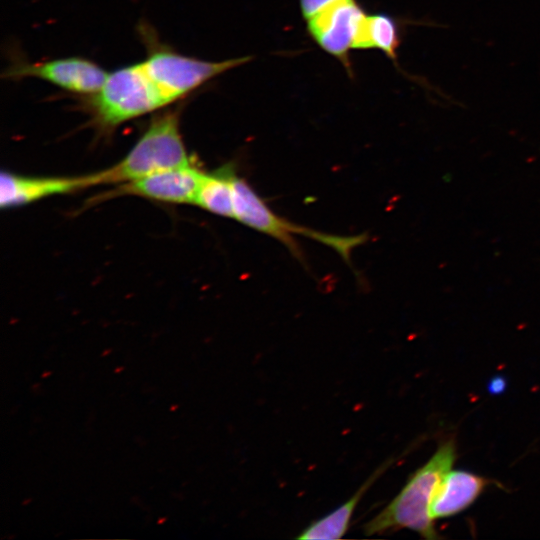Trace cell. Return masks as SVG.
I'll return each instance as SVG.
<instances>
[{
	"mask_svg": "<svg viewBox=\"0 0 540 540\" xmlns=\"http://www.w3.org/2000/svg\"><path fill=\"white\" fill-rule=\"evenodd\" d=\"M174 103L141 61L108 73L98 92L81 97L80 107L90 117V123L105 134L125 122L158 112Z\"/></svg>",
	"mask_w": 540,
	"mask_h": 540,
	"instance_id": "6da1fadb",
	"label": "cell"
},
{
	"mask_svg": "<svg viewBox=\"0 0 540 540\" xmlns=\"http://www.w3.org/2000/svg\"><path fill=\"white\" fill-rule=\"evenodd\" d=\"M455 458V442L451 439L442 443L434 455L409 476L401 491L364 524V534L380 535L407 528L426 539L439 538L429 507L436 486L451 470Z\"/></svg>",
	"mask_w": 540,
	"mask_h": 540,
	"instance_id": "7a4b0ae2",
	"label": "cell"
},
{
	"mask_svg": "<svg viewBox=\"0 0 540 540\" xmlns=\"http://www.w3.org/2000/svg\"><path fill=\"white\" fill-rule=\"evenodd\" d=\"M180 109L152 117L127 155L115 165L92 173L94 186L123 184L160 171L193 164L180 133Z\"/></svg>",
	"mask_w": 540,
	"mask_h": 540,
	"instance_id": "3957f363",
	"label": "cell"
},
{
	"mask_svg": "<svg viewBox=\"0 0 540 540\" xmlns=\"http://www.w3.org/2000/svg\"><path fill=\"white\" fill-rule=\"evenodd\" d=\"M234 219L280 241L299 261H303L294 235L308 237L334 249L347 263L352 250L364 243L365 235L339 236L305 228L276 215L243 178L235 175L233 183Z\"/></svg>",
	"mask_w": 540,
	"mask_h": 540,
	"instance_id": "277c9868",
	"label": "cell"
},
{
	"mask_svg": "<svg viewBox=\"0 0 540 540\" xmlns=\"http://www.w3.org/2000/svg\"><path fill=\"white\" fill-rule=\"evenodd\" d=\"M140 35L147 47V56L142 61L146 71L175 102L252 58L244 56L217 62L206 61L181 54L161 43L153 30L145 25L140 27Z\"/></svg>",
	"mask_w": 540,
	"mask_h": 540,
	"instance_id": "5b68a950",
	"label": "cell"
},
{
	"mask_svg": "<svg viewBox=\"0 0 540 540\" xmlns=\"http://www.w3.org/2000/svg\"><path fill=\"white\" fill-rule=\"evenodd\" d=\"M2 76L13 81L38 78L64 91L86 97L101 89L108 73L97 63L83 57L37 62L16 57Z\"/></svg>",
	"mask_w": 540,
	"mask_h": 540,
	"instance_id": "8992f818",
	"label": "cell"
},
{
	"mask_svg": "<svg viewBox=\"0 0 540 540\" xmlns=\"http://www.w3.org/2000/svg\"><path fill=\"white\" fill-rule=\"evenodd\" d=\"M366 15L356 0H342L306 24L314 41L349 68V52L354 49Z\"/></svg>",
	"mask_w": 540,
	"mask_h": 540,
	"instance_id": "52a82bcc",
	"label": "cell"
},
{
	"mask_svg": "<svg viewBox=\"0 0 540 540\" xmlns=\"http://www.w3.org/2000/svg\"><path fill=\"white\" fill-rule=\"evenodd\" d=\"M205 172L194 164L172 168L119 184L108 196L133 195L168 204H193Z\"/></svg>",
	"mask_w": 540,
	"mask_h": 540,
	"instance_id": "ba28073f",
	"label": "cell"
},
{
	"mask_svg": "<svg viewBox=\"0 0 540 540\" xmlns=\"http://www.w3.org/2000/svg\"><path fill=\"white\" fill-rule=\"evenodd\" d=\"M92 186L91 174L76 177H35L3 171L0 177V205L2 208L17 207Z\"/></svg>",
	"mask_w": 540,
	"mask_h": 540,
	"instance_id": "9c48e42d",
	"label": "cell"
},
{
	"mask_svg": "<svg viewBox=\"0 0 540 540\" xmlns=\"http://www.w3.org/2000/svg\"><path fill=\"white\" fill-rule=\"evenodd\" d=\"M489 483L488 479L472 472L448 471L434 490L430 517L435 520L462 512L474 503Z\"/></svg>",
	"mask_w": 540,
	"mask_h": 540,
	"instance_id": "30bf717a",
	"label": "cell"
},
{
	"mask_svg": "<svg viewBox=\"0 0 540 540\" xmlns=\"http://www.w3.org/2000/svg\"><path fill=\"white\" fill-rule=\"evenodd\" d=\"M389 464L390 461L377 468L346 502L323 517L312 521L296 538L301 540L342 538L350 527L351 518L357 505Z\"/></svg>",
	"mask_w": 540,
	"mask_h": 540,
	"instance_id": "8fae6325",
	"label": "cell"
},
{
	"mask_svg": "<svg viewBox=\"0 0 540 540\" xmlns=\"http://www.w3.org/2000/svg\"><path fill=\"white\" fill-rule=\"evenodd\" d=\"M231 165L205 173L195 205L218 216L233 218V183L235 177Z\"/></svg>",
	"mask_w": 540,
	"mask_h": 540,
	"instance_id": "7c38bea8",
	"label": "cell"
},
{
	"mask_svg": "<svg viewBox=\"0 0 540 540\" xmlns=\"http://www.w3.org/2000/svg\"><path fill=\"white\" fill-rule=\"evenodd\" d=\"M401 42L400 22L394 17L377 13L366 15L354 49H378L393 61Z\"/></svg>",
	"mask_w": 540,
	"mask_h": 540,
	"instance_id": "4fadbf2b",
	"label": "cell"
},
{
	"mask_svg": "<svg viewBox=\"0 0 540 540\" xmlns=\"http://www.w3.org/2000/svg\"><path fill=\"white\" fill-rule=\"evenodd\" d=\"M342 0H299L300 9L305 21L322 13Z\"/></svg>",
	"mask_w": 540,
	"mask_h": 540,
	"instance_id": "5bb4252c",
	"label": "cell"
},
{
	"mask_svg": "<svg viewBox=\"0 0 540 540\" xmlns=\"http://www.w3.org/2000/svg\"><path fill=\"white\" fill-rule=\"evenodd\" d=\"M487 388L491 394H501L506 388V380L502 376H495L488 382Z\"/></svg>",
	"mask_w": 540,
	"mask_h": 540,
	"instance_id": "9a60e30c",
	"label": "cell"
},
{
	"mask_svg": "<svg viewBox=\"0 0 540 540\" xmlns=\"http://www.w3.org/2000/svg\"><path fill=\"white\" fill-rule=\"evenodd\" d=\"M122 370H123V367H118V368L115 369V372H116V373H119V372H121Z\"/></svg>",
	"mask_w": 540,
	"mask_h": 540,
	"instance_id": "2e32d148",
	"label": "cell"
},
{
	"mask_svg": "<svg viewBox=\"0 0 540 540\" xmlns=\"http://www.w3.org/2000/svg\"><path fill=\"white\" fill-rule=\"evenodd\" d=\"M165 520H166V518L159 519V520H158V523H159V524H162Z\"/></svg>",
	"mask_w": 540,
	"mask_h": 540,
	"instance_id": "e0dca14e",
	"label": "cell"
},
{
	"mask_svg": "<svg viewBox=\"0 0 540 540\" xmlns=\"http://www.w3.org/2000/svg\"><path fill=\"white\" fill-rule=\"evenodd\" d=\"M49 375H50V372L44 373V374H42V377H46V376H49Z\"/></svg>",
	"mask_w": 540,
	"mask_h": 540,
	"instance_id": "ac0fdd59",
	"label": "cell"
}]
</instances>
